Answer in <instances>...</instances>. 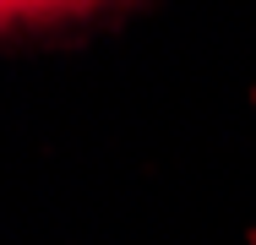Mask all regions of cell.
Here are the masks:
<instances>
[{
  "instance_id": "1",
  "label": "cell",
  "mask_w": 256,
  "mask_h": 245,
  "mask_svg": "<svg viewBox=\"0 0 256 245\" xmlns=\"http://www.w3.org/2000/svg\"><path fill=\"white\" fill-rule=\"evenodd\" d=\"M98 0H0V22H22V16H66V11H88Z\"/></svg>"
}]
</instances>
